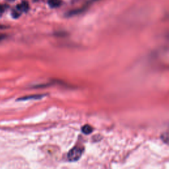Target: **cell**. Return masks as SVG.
I'll return each instance as SVG.
<instances>
[{
    "label": "cell",
    "instance_id": "cell-8",
    "mask_svg": "<svg viewBox=\"0 0 169 169\" xmlns=\"http://www.w3.org/2000/svg\"><path fill=\"white\" fill-rule=\"evenodd\" d=\"M9 1H15V0H9Z\"/></svg>",
    "mask_w": 169,
    "mask_h": 169
},
{
    "label": "cell",
    "instance_id": "cell-1",
    "mask_svg": "<svg viewBox=\"0 0 169 169\" xmlns=\"http://www.w3.org/2000/svg\"><path fill=\"white\" fill-rule=\"evenodd\" d=\"M83 151L79 147H75L69 151L68 154V160L70 161H76L79 159L82 155Z\"/></svg>",
    "mask_w": 169,
    "mask_h": 169
},
{
    "label": "cell",
    "instance_id": "cell-5",
    "mask_svg": "<svg viewBox=\"0 0 169 169\" xmlns=\"http://www.w3.org/2000/svg\"><path fill=\"white\" fill-rule=\"evenodd\" d=\"M7 7L4 5H0V13H2L5 11Z\"/></svg>",
    "mask_w": 169,
    "mask_h": 169
},
{
    "label": "cell",
    "instance_id": "cell-2",
    "mask_svg": "<svg viewBox=\"0 0 169 169\" xmlns=\"http://www.w3.org/2000/svg\"><path fill=\"white\" fill-rule=\"evenodd\" d=\"M29 9V5L28 4V3L26 2H23L18 5L17 7V8L13 11V17L17 18L21 15V14L22 12H27Z\"/></svg>",
    "mask_w": 169,
    "mask_h": 169
},
{
    "label": "cell",
    "instance_id": "cell-7",
    "mask_svg": "<svg viewBox=\"0 0 169 169\" xmlns=\"http://www.w3.org/2000/svg\"><path fill=\"white\" fill-rule=\"evenodd\" d=\"M5 26L2 25V24H0V29H5Z\"/></svg>",
    "mask_w": 169,
    "mask_h": 169
},
{
    "label": "cell",
    "instance_id": "cell-6",
    "mask_svg": "<svg viewBox=\"0 0 169 169\" xmlns=\"http://www.w3.org/2000/svg\"><path fill=\"white\" fill-rule=\"evenodd\" d=\"M5 38V35H3V34H0V42H1L2 40L4 39Z\"/></svg>",
    "mask_w": 169,
    "mask_h": 169
},
{
    "label": "cell",
    "instance_id": "cell-4",
    "mask_svg": "<svg viewBox=\"0 0 169 169\" xmlns=\"http://www.w3.org/2000/svg\"><path fill=\"white\" fill-rule=\"evenodd\" d=\"M82 132L83 133H84V134L86 135L90 134V133H92L93 132V128L92 127L89 125H85L82 128Z\"/></svg>",
    "mask_w": 169,
    "mask_h": 169
},
{
    "label": "cell",
    "instance_id": "cell-3",
    "mask_svg": "<svg viewBox=\"0 0 169 169\" xmlns=\"http://www.w3.org/2000/svg\"><path fill=\"white\" fill-rule=\"evenodd\" d=\"M61 0H48V3L52 8H57L62 5Z\"/></svg>",
    "mask_w": 169,
    "mask_h": 169
}]
</instances>
